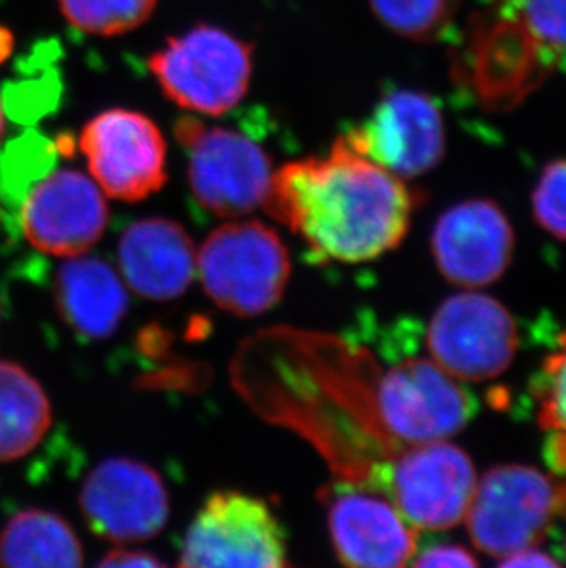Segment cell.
Instances as JSON below:
<instances>
[{"instance_id": "1", "label": "cell", "mask_w": 566, "mask_h": 568, "mask_svg": "<svg viewBox=\"0 0 566 568\" xmlns=\"http://www.w3.org/2000/svg\"><path fill=\"white\" fill-rule=\"evenodd\" d=\"M420 197L344 136L324 156L274 173L265 210L302 237L316 262L361 263L405 240Z\"/></svg>"}, {"instance_id": "28", "label": "cell", "mask_w": 566, "mask_h": 568, "mask_svg": "<svg viewBox=\"0 0 566 568\" xmlns=\"http://www.w3.org/2000/svg\"><path fill=\"white\" fill-rule=\"evenodd\" d=\"M98 567L123 568V567H166L162 559L155 558L148 552L139 550H128V548H118L111 550L105 558L100 559Z\"/></svg>"}, {"instance_id": "32", "label": "cell", "mask_w": 566, "mask_h": 568, "mask_svg": "<svg viewBox=\"0 0 566 568\" xmlns=\"http://www.w3.org/2000/svg\"><path fill=\"white\" fill-rule=\"evenodd\" d=\"M563 554H565V559H566V537H565V545H563Z\"/></svg>"}, {"instance_id": "10", "label": "cell", "mask_w": 566, "mask_h": 568, "mask_svg": "<svg viewBox=\"0 0 566 568\" xmlns=\"http://www.w3.org/2000/svg\"><path fill=\"white\" fill-rule=\"evenodd\" d=\"M427 348L431 359L454 379H493L508 371L517 354V324L492 296L458 293L434 313Z\"/></svg>"}, {"instance_id": "26", "label": "cell", "mask_w": 566, "mask_h": 568, "mask_svg": "<svg viewBox=\"0 0 566 568\" xmlns=\"http://www.w3.org/2000/svg\"><path fill=\"white\" fill-rule=\"evenodd\" d=\"M532 210L540 229L566 242V159L546 164L532 193Z\"/></svg>"}, {"instance_id": "4", "label": "cell", "mask_w": 566, "mask_h": 568, "mask_svg": "<svg viewBox=\"0 0 566 568\" xmlns=\"http://www.w3.org/2000/svg\"><path fill=\"white\" fill-rule=\"evenodd\" d=\"M559 515H566V480L508 464L476 483L464 520L475 547L503 559L539 547Z\"/></svg>"}, {"instance_id": "9", "label": "cell", "mask_w": 566, "mask_h": 568, "mask_svg": "<svg viewBox=\"0 0 566 568\" xmlns=\"http://www.w3.org/2000/svg\"><path fill=\"white\" fill-rule=\"evenodd\" d=\"M476 483L467 453L442 440L411 445L392 456L381 473L377 491L385 494L414 528L447 530L465 519Z\"/></svg>"}, {"instance_id": "30", "label": "cell", "mask_w": 566, "mask_h": 568, "mask_svg": "<svg viewBox=\"0 0 566 568\" xmlns=\"http://www.w3.org/2000/svg\"><path fill=\"white\" fill-rule=\"evenodd\" d=\"M11 38L4 30H0V60L10 52Z\"/></svg>"}, {"instance_id": "23", "label": "cell", "mask_w": 566, "mask_h": 568, "mask_svg": "<svg viewBox=\"0 0 566 568\" xmlns=\"http://www.w3.org/2000/svg\"><path fill=\"white\" fill-rule=\"evenodd\" d=\"M537 402V419L550 430V458L566 471V332L559 338V349L548 355L545 365L532 383Z\"/></svg>"}, {"instance_id": "7", "label": "cell", "mask_w": 566, "mask_h": 568, "mask_svg": "<svg viewBox=\"0 0 566 568\" xmlns=\"http://www.w3.org/2000/svg\"><path fill=\"white\" fill-rule=\"evenodd\" d=\"M175 136L188 153V183L195 201L218 217L260 209L273 181V162L262 145L234 129L176 120Z\"/></svg>"}, {"instance_id": "20", "label": "cell", "mask_w": 566, "mask_h": 568, "mask_svg": "<svg viewBox=\"0 0 566 568\" xmlns=\"http://www.w3.org/2000/svg\"><path fill=\"white\" fill-rule=\"evenodd\" d=\"M52 424L50 399L21 365L0 359V462L30 455Z\"/></svg>"}, {"instance_id": "22", "label": "cell", "mask_w": 566, "mask_h": 568, "mask_svg": "<svg viewBox=\"0 0 566 568\" xmlns=\"http://www.w3.org/2000/svg\"><path fill=\"white\" fill-rule=\"evenodd\" d=\"M58 161L54 142L36 131H28L8 145L0 156V197L19 210L28 190L43 179Z\"/></svg>"}, {"instance_id": "8", "label": "cell", "mask_w": 566, "mask_h": 568, "mask_svg": "<svg viewBox=\"0 0 566 568\" xmlns=\"http://www.w3.org/2000/svg\"><path fill=\"white\" fill-rule=\"evenodd\" d=\"M181 567H287V536L267 503L223 489L210 495L181 545Z\"/></svg>"}, {"instance_id": "29", "label": "cell", "mask_w": 566, "mask_h": 568, "mask_svg": "<svg viewBox=\"0 0 566 568\" xmlns=\"http://www.w3.org/2000/svg\"><path fill=\"white\" fill-rule=\"evenodd\" d=\"M498 564L501 567H559V561L550 558L548 554L540 552L539 547L526 548L520 552L506 556Z\"/></svg>"}, {"instance_id": "17", "label": "cell", "mask_w": 566, "mask_h": 568, "mask_svg": "<svg viewBox=\"0 0 566 568\" xmlns=\"http://www.w3.org/2000/svg\"><path fill=\"white\" fill-rule=\"evenodd\" d=\"M123 282L145 301L170 302L186 293L198 254L186 229L168 217L134 221L118 242Z\"/></svg>"}, {"instance_id": "3", "label": "cell", "mask_w": 566, "mask_h": 568, "mask_svg": "<svg viewBox=\"0 0 566 568\" xmlns=\"http://www.w3.org/2000/svg\"><path fill=\"white\" fill-rule=\"evenodd\" d=\"M368 392L370 436L385 449L447 440L469 424L475 397L431 357H406L388 371L375 368Z\"/></svg>"}, {"instance_id": "19", "label": "cell", "mask_w": 566, "mask_h": 568, "mask_svg": "<svg viewBox=\"0 0 566 568\" xmlns=\"http://www.w3.org/2000/svg\"><path fill=\"white\" fill-rule=\"evenodd\" d=\"M83 564V547L69 520L49 509H21L0 531V567L75 568Z\"/></svg>"}, {"instance_id": "11", "label": "cell", "mask_w": 566, "mask_h": 568, "mask_svg": "<svg viewBox=\"0 0 566 568\" xmlns=\"http://www.w3.org/2000/svg\"><path fill=\"white\" fill-rule=\"evenodd\" d=\"M80 150L109 197L139 203L166 184V140L139 111L111 109L87 122Z\"/></svg>"}, {"instance_id": "31", "label": "cell", "mask_w": 566, "mask_h": 568, "mask_svg": "<svg viewBox=\"0 0 566 568\" xmlns=\"http://www.w3.org/2000/svg\"><path fill=\"white\" fill-rule=\"evenodd\" d=\"M2 133H4V111H2V105H0V139H2Z\"/></svg>"}, {"instance_id": "2", "label": "cell", "mask_w": 566, "mask_h": 568, "mask_svg": "<svg viewBox=\"0 0 566 568\" xmlns=\"http://www.w3.org/2000/svg\"><path fill=\"white\" fill-rule=\"evenodd\" d=\"M556 70V61L503 0L471 17L453 58L456 85L489 113L518 108Z\"/></svg>"}, {"instance_id": "13", "label": "cell", "mask_w": 566, "mask_h": 568, "mask_svg": "<svg viewBox=\"0 0 566 568\" xmlns=\"http://www.w3.org/2000/svg\"><path fill=\"white\" fill-rule=\"evenodd\" d=\"M78 500L92 534L117 545L159 536L170 517V495L161 475L125 456L100 462L87 475Z\"/></svg>"}, {"instance_id": "33", "label": "cell", "mask_w": 566, "mask_h": 568, "mask_svg": "<svg viewBox=\"0 0 566 568\" xmlns=\"http://www.w3.org/2000/svg\"><path fill=\"white\" fill-rule=\"evenodd\" d=\"M0 321H2V312H0Z\"/></svg>"}, {"instance_id": "16", "label": "cell", "mask_w": 566, "mask_h": 568, "mask_svg": "<svg viewBox=\"0 0 566 568\" xmlns=\"http://www.w3.org/2000/svg\"><path fill=\"white\" fill-rule=\"evenodd\" d=\"M513 248L512 223L489 199H469L445 210L431 240L439 273L467 290L497 282L512 263Z\"/></svg>"}, {"instance_id": "24", "label": "cell", "mask_w": 566, "mask_h": 568, "mask_svg": "<svg viewBox=\"0 0 566 568\" xmlns=\"http://www.w3.org/2000/svg\"><path fill=\"white\" fill-rule=\"evenodd\" d=\"M70 27L92 36H120L142 27L156 8V0H58Z\"/></svg>"}, {"instance_id": "25", "label": "cell", "mask_w": 566, "mask_h": 568, "mask_svg": "<svg viewBox=\"0 0 566 568\" xmlns=\"http://www.w3.org/2000/svg\"><path fill=\"white\" fill-rule=\"evenodd\" d=\"M508 10L523 21L540 47L566 69V0H503Z\"/></svg>"}, {"instance_id": "12", "label": "cell", "mask_w": 566, "mask_h": 568, "mask_svg": "<svg viewBox=\"0 0 566 568\" xmlns=\"http://www.w3.org/2000/svg\"><path fill=\"white\" fill-rule=\"evenodd\" d=\"M344 140L403 181L420 178L444 159V114L427 92L396 89L386 92L368 119L353 125Z\"/></svg>"}, {"instance_id": "5", "label": "cell", "mask_w": 566, "mask_h": 568, "mask_svg": "<svg viewBox=\"0 0 566 568\" xmlns=\"http://www.w3.org/2000/svg\"><path fill=\"white\" fill-rule=\"evenodd\" d=\"M198 273L215 306L251 318L271 312L282 301L291 256L279 234L262 221L226 223L203 243Z\"/></svg>"}, {"instance_id": "21", "label": "cell", "mask_w": 566, "mask_h": 568, "mask_svg": "<svg viewBox=\"0 0 566 568\" xmlns=\"http://www.w3.org/2000/svg\"><path fill=\"white\" fill-rule=\"evenodd\" d=\"M464 0H370L374 16L400 38L416 43L444 41Z\"/></svg>"}, {"instance_id": "6", "label": "cell", "mask_w": 566, "mask_h": 568, "mask_svg": "<svg viewBox=\"0 0 566 568\" xmlns=\"http://www.w3.org/2000/svg\"><path fill=\"white\" fill-rule=\"evenodd\" d=\"M251 43L218 27L199 24L168 39L151 55L150 70L162 92L184 111L221 116L245 98L252 78Z\"/></svg>"}, {"instance_id": "18", "label": "cell", "mask_w": 566, "mask_h": 568, "mask_svg": "<svg viewBox=\"0 0 566 568\" xmlns=\"http://www.w3.org/2000/svg\"><path fill=\"white\" fill-rule=\"evenodd\" d=\"M54 302L64 324L85 341H103L128 313L125 284L100 257H70L55 273Z\"/></svg>"}, {"instance_id": "14", "label": "cell", "mask_w": 566, "mask_h": 568, "mask_svg": "<svg viewBox=\"0 0 566 568\" xmlns=\"http://www.w3.org/2000/svg\"><path fill=\"white\" fill-rule=\"evenodd\" d=\"M333 550L346 567L397 568L411 564L416 528L377 489L335 480L319 491Z\"/></svg>"}, {"instance_id": "15", "label": "cell", "mask_w": 566, "mask_h": 568, "mask_svg": "<svg viewBox=\"0 0 566 568\" xmlns=\"http://www.w3.org/2000/svg\"><path fill=\"white\" fill-rule=\"evenodd\" d=\"M19 229L39 253L74 257L89 253L108 229V201L78 170H54L28 190Z\"/></svg>"}, {"instance_id": "27", "label": "cell", "mask_w": 566, "mask_h": 568, "mask_svg": "<svg viewBox=\"0 0 566 568\" xmlns=\"http://www.w3.org/2000/svg\"><path fill=\"white\" fill-rule=\"evenodd\" d=\"M414 567H476L475 556L458 545H438L428 548L411 561Z\"/></svg>"}]
</instances>
